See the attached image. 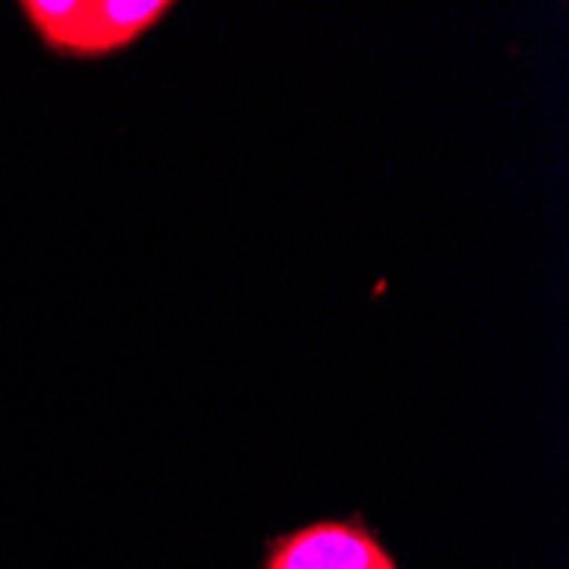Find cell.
Listing matches in <instances>:
<instances>
[{
    "mask_svg": "<svg viewBox=\"0 0 569 569\" xmlns=\"http://www.w3.org/2000/svg\"><path fill=\"white\" fill-rule=\"evenodd\" d=\"M174 11L171 0H24L21 14L59 59L96 62L137 44Z\"/></svg>",
    "mask_w": 569,
    "mask_h": 569,
    "instance_id": "6da1fadb",
    "label": "cell"
},
{
    "mask_svg": "<svg viewBox=\"0 0 569 569\" xmlns=\"http://www.w3.org/2000/svg\"><path fill=\"white\" fill-rule=\"evenodd\" d=\"M382 556L389 549L379 532L361 515H348L270 536L263 569H372Z\"/></svg>",
    "mask_w": 569,
    "mask_h": 569,
    "instance_id": "7a4b0ae2",
    "label": "cell"
},
{
    "mask_svg": "<svg viewBox=\"0 0 569 569\" xmlns=\"http://www.w3.org/2000/svg\"><path fill=\"white\" fill-rule=\"evenodd\" d=\"M372 569H399V566H396V559H392V556H382Z\"/></svg>",
    "mask_w": 569,
    "mask_h": 569,
    "instance_id": "3957f363",
    "label": "cell"
}]
</instances>
